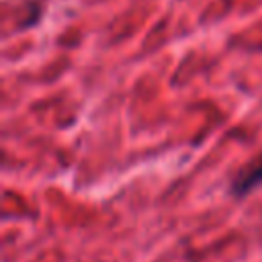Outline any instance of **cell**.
Returning a JSON list of instances; mask_svg holds the SVG:
<instances>
[{"label": "cell", "mask_w": 262, "mask_h": 262, "mask_svg": "<svg viewBox=\"0 0 262 262\" xmlns=\"http://www.w3.org/2000/svg\"><path fill=\"white\" fill-rule=\"evenodd\" d=\"M258 184H262V158L258 162H254L248 170H244L231 184V190L235 194H248L250 190H254Z\"/></svg>", "instance_id": "obj_1"}]
</instances>
